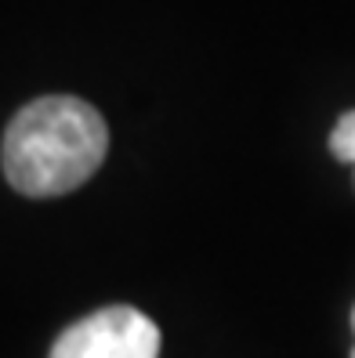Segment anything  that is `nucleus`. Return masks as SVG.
I'll use <instances>...</instances> for the list:
<instances>
[{"instance_id":"1","label":"nucleus","mask_w":355,"mask_h":358,"mask_svg":"<svg viewBox=\"0 0 355 358\" xmlns=\"http://www.w3.org/2000/svg\"><path fill=\"white\" fill-rule=\"evenodd\" d=\"M109 127L95 105L73 94H44L15 113L4 131L0 163L22 196H66L106 159Z\"/></svg>"},{"instance_id":"2","label":"nucleus","mask_w":355,"mask_h":358,"mask_svg":"<svg viewBox=\"0 0 355 358\" xmlns=\"http://www.w3.org/2000/svg\"><path fill=\"white\" fill-rule=\"evenodd\" d=\"M51 358H160V329L138 308L113 304L73 322L55 341Z\"/></svg>"},{"instance_id":"3","label":"nucleus","mask_w":355,"mask_h":358,"mask_svg":"<svg viewBox=\"0 0 355 358\" xmlns=\"http://www.w3.org/2000/svg\"><path fill=\"white\" fill-rule=\"evenodd\" d=\"M330 149L337 159L344 163H355V113H344L341 123H337V131H333L330 138Z\"/></svg>"},{"instance_id":"4","label":"nucleus","mask_w":355,"mask_h":358,"mask_svg":"<svg viewBox=\"0 0 355 358\" xmlns=\"http://www.w3.org/2000/svg\"><path fill=\"white\" fill-rule=\"evenodd\" d=\"M351 329H355V311H351Z\"/></svg>"},{"instance_id":"5","label":"nucleus","mask_w":355,"mask_h":358,"mask_svg":"<svg viewBox=\"0 0 355 358\" xmlns=\"http://www.w3.org/2000/svg\"><path fill=\"white\" fill-rule=\"evenodd\" d=\"M351 358H355V351H351Z\"/></svg>"}]
</instances>
